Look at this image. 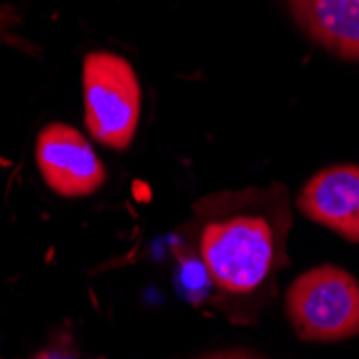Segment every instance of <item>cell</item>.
<instances>
[{
  "mask_svg": "<svg viewBox=\"0 0 359 359\" xmlns=\"http://www.w3.org/2000/svg\"><path fill=\"white\" fill-rule=\"evenodd\" d=\"M194 213L198 258L222 295H254L284 265L290 228L284 185L213 194Z\"/></svg>",
  "mask_w": 359,
  "mask_h": 359,
  "instance_id": "obj_1",
  "label": "cell"
},
{
  "mask_svg": "<svg viewBox=\"0 0 359 359\" xmlns=\"http://www.w3.org/2000/svg\"><path fill=\"white\" fill-rule=\"evenodd\" d=\"M297 209L342 239L359 243V166L340 164L316 172L302 187Z\"/></svg>",
  "mask_w": 359,
  "mask_h": 359,
  "instance_id": "obj_5",
  "label": "cell"
},
{
  "mask_svg": "<svg viewBox=\"0 0 359 359\" xmlns=\"http://www.w3.org/2000/svg\"><path fill=\"white\" fill-rule=\"evenodd\" d=\"M308 35L344 60H359V0H288Z\"/></svg>",
  "mask_w": 359,
  "mask_h": 359,
  "instance_id": "obj_6",
  "label": "cell"
},
{
  "mask_svg": "<svg viewBox=\"0 0 359 359\" xmlns=\"http://www.w3.org/2000/svg\"><path fill=\"white\" fill-rule=\"evenodd\" d=\"M35 159L46 185L62 198H84L106 183L102 159L72 125H46L37 136Z\"/></svg>",
  "mask_w": 359,
  "mask_h": 359,
  "instance_id": "obj_4",
  "label": "cell"
},
{
  "mask_svg": "<svg viewBox=\"0 0 359 359\" xmlns=\"http://www.w3.org/2000/svg\"><path fill=\"white\" fill-rule=\"evenodd\" d=\"M286 314L295 334L308 342L359 336V280L336 265H318L290 284Z\"/></svg>",
  "mask_w": 359,
  "mask_h": 359,
  "instance_id": "obj_3",
  "label": "cell"
},
{
  "mask_svg": "<svg viewBox=\"0 0 359 359\" xmlns=\"http://www.w3.org/2000/svg\"><path fill=\"white\" fill-rule=\"evenodd\" d=\"M198 359H263V357L252 355L248 351H224V353H213V355L198 357Z\"/></svg>",
  "mask_w": 359,
  "mask_h": 359,
  "instance_id": "obj_7",
  "label": "cell"
},
{
  "mask_svg": "<svg viewBox=\"0 0 359 359\" xmlns=\"http://www.w3.org/2000/svg\"><path fill=\"white\" fill-rule=\"evenodd\" d=\"M82 88L88 134L112 151H125L140 123V82L134 67L118 54L90 52L82 62Z\"/></svg>",
  "mask_w": 359,
  "mask_h": 359,
  "instance_id": "obj_2",
  "label": "cell"
},
{
  "mask_svg": "<svg viewBox=\"0 0 359 359\" xmlns=\"http://www.w3.org/2000/svg\"><path fill=\"white\" fill-rule=\"evenodd\" d=\"M37 359H69V357L62 353H56V351H43Z\"/></svg>",
  "mask_w": 359,
  "mask_h": 359,
  "instance_id": "obj_8",
  "label": "cell"
}]
</instances>
